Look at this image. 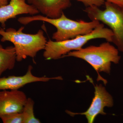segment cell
Segmentation results:
<instances>
[{
  "instance_id": "obj_6",
  "label": "cell",
  "mask_w": 123,
  "mask_h": 123,
  "mask_svg": "<svg viewBox=\"0 0 123 123\" xmlns=\"http://www.w3.org/2000/svg\"><path fill=\"white\" fill-rule=\"evenodd\" d=\"M94 97L90 106L86 111L81 113H75L66 111V113L72 117L78 115H85L88 123H93L98 115L106 114L104 112V108L106 107H111L113 106V98L102 84L96 85L94 86Z\"/></svg>"
},
{
  "instance_id": "obj_15",
  "label": "cell",
  "mask_w": 123,
  "mask_h": 123,
  "mask_svg": "<svg viewBox=\"0 0 123 123\" xmlns=\"http://www.w3.org/2000/svg\"><path fill=\"white\" fill-rule=\"evenodd\" d=\"M115 4L123 6V0H106Z\"/></svg>"
},
{
  "instance_id": "obj_10",
  "label": "cell",
  "mask_w": 123,
  "mask_h": 123,
  "mask_svg": "<svg viewBox=\"0 0 123 123\" xmlns=\"http://www.w3.org/2000/svg\"><path fill=\"white\" fill-rule=\"evenodd\" d=\"M70 0H26L42 15L50 18L59 17L63 11L71 7Z\"/></svg>"
},
{
  "instance_id": "obj_3",
  "label": "cell",
  "mask_w": 123,
  "mask_h": 123,
  "mask_svg": "<svg viewBox=\"0 0 123 123\" xmlns=\"http://www.w3.org/2000/svg\"><path fill=\"white\" fill-rule=\"evenodd\" d=\"M113 36L111 29L105 27L103 23H100L91 33L87 34L60 42L49 40L46 43L43 55L47 60L59 59L63 58L70 52L80 50L92 40L104 39L107 42L111 43Z\"/></svg>"
},
{
  "instance_id": "obj_2",
  "label": "cell",
  "mask_w": 123,
  "mask_h": 123,
  "mask_svg": "<svg viewBox=\"0 0 123 123\" xmlns=\"http://www.w3.org/2000/svg\"><path fill=\"white\" fill-rule=\"evenodd\" d=\"M24 29V26L21 27L18 30L12 28L6 30L2 28L0 29V35L2 37L1 41H8L13 44L17 61L18 62L28 57L34 59L38 52L44 50L47 42L42 30L31 34L23 33Z\"/></svg>"
},
{
  "instance_id": "obj_4",
  "label": "cell",
  "mask_w": 123,
  "mask_h": 123,
  "mask_svg": "<svg viewBox=\"0 0 123 123\" xmlns=\"http://www.w3.org/2000/svg\"><path fill=\"white\" fill-rule=\"evenodd\" d=\"M73 57L84 60L97 73L110 74L111 63L118 64L121 59L117 48L108 42L98 46H90L69 52L63 58Z\"/></svg>"
},
{
  "instance_id": "obj_9",
  "label": "cell",
  "mask_w": 123,
  "mask_h": 123,
  "mask_svg": "<svg viewBox=\"0 0 123 123\" xmlns=\"http://www.w3.org/2000/svg\"><path fill=\"white\" fill-rule=\"evenodd\" d=\"M39 11L27 2L26 0H10L8 4L0 7V23L5 29L6 22L10 18L22 14L36 15Z\"/></svg>"
},
{
  "instance_id": "obj_5",
  "label": "cell",
  "mask_w": 123,
  "mask_h": 123,
  "mask_svg": "<svg viewBox=\"0 0 123 123\" xmlns=\"http://www.w3.org/2000/svg\"><path fill=\"white\" fill-rule=\"evenodd\" d=\"M105 8L95 6L86 7L84 11L91 20H97L106 24L112 31L111 43L119 51L123 52V6L106 1Z\"/></svg>"
},
{
  "instance_id": "obj_8",
  "label": "cell",
  "mask_w": 123,
  "mask_h": 123,
  "mask_svg": "<svg viewBox=\"0 0 123 123\" xmlns=\"http://www.w3.org/2000/svg\"><path fill=\"white\" fill-rule=\"evenodd\" d=\"M33 66H28L27 71L25 75L22 76H10L8 77H0V90H15L24 86L27 84L37 82H46L51 80H63L61 76L48 77L44 76H36L33 75L32 70Z\"/></svg>"
},
{
  "instance_id": "obj_14",
  "label": "cell",
  "mask_w": 123,
  "mask_h": 123,
  "mask_svg": "<svg viewBox=\"0 0 123 123\" xmlns=\"http://www.w3.org/2000/svg\"><path fill=\"white\" fill-rule=\"evenodd\" d=\"M81 2L86 7L95 6L100 7L104 4L105 0H75Z\"/></svg>"
},
{
  "instance_id": "obj_13",
  "label": "cell",
  "mask_w": 123,
  "mask_h": 123,
  "mask_svg": "<svg viewBox=\"0 0 123 123\" xmlns=\"http://www.w3.org/2000/svg\"><path fill=\"white\" fill-rule=\"evenodd\" d=\"M0 118L4 123H23L22 113H15L3 115Z\"/></svg>"
},
{
  "instance_id": "obj_16",
  "label": "cell",
  "mask_w": 123,
  "mask_h": 123,
  "mask_svg": "<svg viewBox=\"0 0 123 123\" xmlns=\"http://www.w3.org/2000/svg\"><path fill=\"white\" fill-rule=\"evenodd\" d=\"M9 0H0V7L8 4Z\"/></svg>"
},
{
  "instance_id": "obj_12",
  "label": "cell",
  "mask_w": 123,
  "mask_h": 123,
  "mask_svg": "<svg viewBox=\"0 0 123 123\" xmlns=\"http://www.w3.org/2000/svg\"><path fill=\"white\" fill-rule=\"evenodd\" d=\"M35 102L31 98H28L22 113L23 123H40V120L35 117L34 111Z\"/></svg>"
},
{
  "instance_id": "obj_1",
  "label": "cell",
  "mask_w": 123,
  "mask_h": 123,
  "mask_svg": "<svg viewBox=\"0 0 123 123\" xmlns=\"http://www.w3.org/2000/svg\"><path fill=\"white\" fill-rule=\"evenodd\" d=\"M21 24L26 25L34 21H42L54 26L56 31L52 35L55 41L60 42L73 38L91 33L100 24L97 20L87 22L82 20H74L68 18L62 13L59 17L50 18L42 15L21 17L18 19Z\"/></svg>"
},
{
  "instance_id": "obj_7",
  "label": "cell",
  "mask_w": 123,
  "mask_h": 123,
  "mask_svg": "<svg viewBox=\"0 0 123 123\" xmlns=\"http://www.w3.org/2000/svg\"><path fill=\"white\" fill-rule=\"evenodd\" d=\"M27 98L25 93L18 90L0 91V117L22 112Z\"/></svg>"
},
{
  "instance_id": "obj_11",
  "label": "cell",
  "mask_w": 123,
  "mask_h": 123,
  "mask_svg": "<svg viewBox=\"0 0 123 123\" xmlns=\"http://www.w3.org/2000/svg\"><path fill=\"white\" fill-rule=\"evenodd\" d=\"M16 61L14 47L9 46L5 48L0 43V77L6 70L12 69Z\"/></svg>"
}]
</instances>
